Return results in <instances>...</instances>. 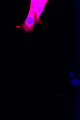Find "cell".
Returning a JSON list of instances; mask_svg holds the SVG:
<instances>
[{
    "mask_svg": "<svg viewBox=\"0 0 80 120\" xmlns=\"http://www.w3.org/2000/svg\"><path fill=\"white\" fill-rule=\"evenodd\" d=\"M42 0H34L33 8L34 12L36 14L40 4Z\"/></svg>",
    "mask_w": 80,
    "mask_h": 120,
    "instance_id": "3957f363",
    "label": "cell"
},
{
    "mask_svg": "<svg viewBox=\"0 0 80 120\" xmlns=\"http://www.w3.org/2000/svg\"><path fill=\"white\" fill-rule=\"evenodd\" d=\"M48 1V0H42L40 4L36 13L35 20L37 24L40 23L39 20L40 16L43 11L45 5L46 4Z\"/></svg>",
    "mask_w": 80,
    "mask_h": 120,
    "instance_id": "7a4b0ae2",
    "label": "cell"
},
{
    "mask_svg": "<svg viewBox=\"0 0 80 120\" xmlns=\"http://www.w3.org/2000/svg\"><path fill=\"white\" fill-rule=\"evenodd\" d=\"M34 0L30 1V4L29 13L24 22L21 25L22 29L26 32H32L35 23L36 14L33 8Z\"/></svg>",
    "mask_w": 80,
    "mask_h": 120,
    "instance_id": "6da1fadb",
    "label": "cell"
}]
</instances>
